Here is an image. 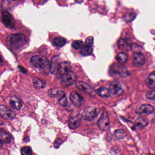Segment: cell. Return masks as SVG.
Returning a JSON list of instances; mask_svg holds the SVG:
<instances>
[{"mask_svg": "<svg viewBox=\"0 0 155 155\" xmlns=\"http://www.w3.org/2000/svg\"><path fill=\"white\" fill-rule=\"evenodd\" d=\"M6 42L7 44L14 49L21 48L26 43V38L21 33L9 35L6 38Z\"/></svg>", "mask_w": 155, "mask_h": 155, "instance_id": "cell-1", "label": "cell"}, {"mask_svg": "<svg viewBox=\"0 0 155 155\" xmlns=\"http://www.w3.org/2000/svg\"><path fill=\"white\" fill-rule=\"evenodd\" d=\"M146 83L150 89L155 88V74H151L149 75L146 79Z\"/></svg>", "mask_w": 155, "mask_h": 155, "instance_id": "cell-19", "label": "cell"}, {"mask_svg": "<svg viewBox=\"0 0 155 155\" xmlns=\"http://www.w3.org/2000/svg\"><path fill=\"white\" fill-rule=\"evenodd\" d=\"M81 123V121L78 117H74L71 118L69 120V127L71 129H75L79 127Z\"/></svg>", "mask_w": 155, "mask_h": 155, "instance_id": "cell-17", "label": "cell"}, {"mask_svg": "<svg viewBox=\"0 0 155 155\" xmlns=\"http://www.w3.org/2000/svg\"><path fill=\"white\" fill-rule=\"evenodd\" d=\"M76 78V74L74 72L70 71L62 76L61 80L65 85L71 86L75 83Z\"/></svg>", "mask_w": 155, "mask_h": 155, "instance_id": "cell-8", "label": "cell"}, {"mask_svg": "<svg viewBox=\"0 0 155 155\" xmlns=\"http://www.w3.org/2000/svg\"><path fill=\"white\" fill-rule=\"evenodd\" d=\"M97 93L99 96L104 97H108L110 96L111 92L109 89L106 87H101L98 88L96 91Z\"/></svg>", "mask_w": 155, "mask_h": 155, "instance_id": "cell-20", "label": "cell"}, {"mask_svg": "<svg viewBox=\"0 0 155 155\" xmlns=\"http://www.w3.org/2000/svg\"><path fill=\"white\" fill-rule=\"evenodd\" d=\"M31 62L35 67L37 68H43L49 64L48 59L41 56H33L31 60Z\"/></svg>", "mask_w": 155, "mask_h": 155, "instance_id": "cell-2", "label": "cell"}, {"mask_svg": "<svg viewBox=\"0 0 155 155\" xmlns=\"http://www.w3.org/2000/svg\"><path fill=\"white\" fill-rule=\"evenodd\" d=\"M21 153L23 155H31L32 154V151L29 147H24L21 149Z\"/></svg>", "mask_w": 155, "mask_h": 155, "instance_id": "cell-29", "label": "cell"}, {"mask_svg": "<svg viewBox=\"0 0 155 155\" xmlns=\"http://www.w3.org/2000/svg\"><path fill=\"white\" fill-rule=\"evenodd\" d=\"M94 39L93 36L87 37L85 42V46H91L94 44Z\"/></svg>", "mask_w": 155, "mask_h": 155, "instance_id": "cell-32", "label": "cell"}, {"mask_svg": "<svg viewBox=\"0 0 155 155\" xmlns=\"http://www.w3.org/2000/svg\"><path fill=\"white\" fill-rule=\"evenodd\" d=\"M116 59L120 63H125L127 62L128 59V56L124 53L121 52L118 53L116 56Z\"/></svg>", "mask_w": 155, "mask_h": 155, "instance_id": "cell-22", "label": "cell"}, {"mask_svg": "<svg viewBox=\"0 0 155 155\" xmlns=\"http://www.w3.org/2000/svg\"><path fill=\"white\" fill-rule=\"evenodd\" d=\"M75 86L79 90L84 91L92 96H95V92L94 89L87 84L81 81L77 82L75 83Z\"/></svg>", "mask_w": 155, "mask_h": 155, "instance_id": "cell-11", "label": "cell"}, {"mask_svg": "<svg viewBox=\"0 0 155 155\" xmlns=\"http://www.w3.org/2000/svg\"><path fill=\"white\" fill-rule=\"evenodd\" d=\"M59 90H56V89H51L48 91V94L51 97H54L56 96L57 92Z\"/></svg>", "mask_w": 155, "mask_h": 155, "instance_id": "cell-35", "label": "cell"}, {"mask_svg": "<svg viewBox=\"0 0 155 155\" xmlns=\"http://www.w3.org/2000/svg\"><path fill=\"white\" fill-rule=\"evenodd\" d=\"M136 124L137 126L141 127H145L148 125V122L146 119L142 117H139L136 121Z\"/></svg>", "mask_w": 155, "mask_h": 155, "instance_id": "cell-27", "label": "cell"}, {"mask_svg": "<svg viewBox=\"0 0 155 155\" xmlns=\"http://www.w3.org/2000/svg\"><path fill=\"white\" fill-rule=\"evenodd\" d=\"M2 147V142H1V140H0V148Z\"/></svg>", "mask_w": 155, "mask_h": 155, "instance_id": "cell-37", "label": "cell"}, {"mask_svg": "<svg viewBox=\"0 0 155 155\" xmlns=\"http://www.w3.org/2000/svg\"><path fill=\"white\" fill-rule=\"evenodd\" d=\"M9 104L12 108L16 110H20L23 106L21 101L15 96H13L11 97Z\"/></svg>", "mask_w": 155, "mask_h": 155, "instance_id": "cell-12", "label": "cell"}, {"mask_svg": "<svg viewBox=\"0 0 155 155\" xmlns=\"http://www.w3.org/2000/svg\"><path fill=\"white\" fill-rule=\"evenodd\" d=\"M2 19L3 23L8 28H13L15 25V22L12 15L6 10L2 12Z\"/></svg>", "mask_w": 155, "mask_h": 155, "instance_id": "cell-3", "label": "cell"}, {"mask_svg": "<svg viewBox=\"0 0 155 155\" xmlns=\"http://www.w3.org/2000/svg\"><path fill=\"white\" fill-rule=\"evenodd\" d=\"M59 57L58 56H54L52 59L51 65V72L52 73H54L56 70H58L59 65H58Z\"/></svg>", "mask_w": 155, "mask_h": 155, "instance_id": "cell-21", "label": "cell"}, {"mask_svg": "<svg viewBox=\"0 0 155 155\" xmlns=\"http://www.w3.org/2000/svg\"><path fill=\"white\" fill-rule=\"evenodd\" d=\"M146 97L149 100H155V90L147 93L146 95Z\"/></svg>", "mask_w": 155, "mask_h": 155, "instance_id": "cell-33", "label": "cell"}, {"mask_svg": "<svg viewBox=\"0 0 155 155\" xmlns=\"http://www.w3.org/2000/svg\"><path fill=\"white\" fill-rule=\"evenodd\" d=\"M54 43L55 45L58 46H63L66 44V40L65 38L62 37H58L54 38Z\"/></svg>", "mask_w": 155, "mask_h": 155, "instance_id": "cell-25", "label": "cell"}, {"mask_svg": "<svg viewBox=\"0 0 155 155\" xmlns=\"http://www.w3.org/2000/svg\"><path fill=\"white\" fill-rule=\"evenodd\" d=\"M14 1H20V0H13Z\"/></svg>", "mask_w": 155, "mask_h": 155, "instance_id": "cell-38", "label": "cell"}, {"mask_svg": "<svg viewBox=\"0 0 155 155\" xmlns=\"http://www.w3.org/2000/svg\"><path fill=\"white\" fill-rule=\"evenodd\" d=\"M154 118H155V115H154Z\"/></svg>", "mask_w": 155, "mask_h": 155, "instance_id": "cell-39", "label": "cell"}, {"mask_svg": "<svg viewBox=\"0 0 155 155\" xmlns=\"http://www.w3.org/2000/svg\"><path fill=\"white\" fill-rule=\"evenodd\" d=\"M62 143V141L60 139H57L55 140V142L54 143V146L55 147H58L60 146V145L61 144V143Z\"/></svg>", "mask_w": 155, "mask_h": 155, "instance_id": "cell-36", "label": "cell"}, {"mask_svg": "<svg viewBox=\"0 0 155 155\" xmlns=\"http://www.w3.org/2000/svg\"><path fill=\"white\" fill-rule=\"evenodd\" d=\"M117 45L118 48L121 50H123L126 48L127 42L123 38H120L117 42Z\"/></svg>", "mask_w": 155, "mask_h": 155, "instance_id": "cell-30", "label": "cell"}, {"mask_svg": "<svg viewBox=\"0 0 155 155\" xmlns=\"http://www.w3.org/2000/svg\"><path fill=\"white\" fill-rule=\"evenodd\" d=\"M71 66L67 62H64L59 65L58 71L59 73L62 76L64 74L71 71Z\"/></svg>", "mask_w": 155, "mask_h": 155, "instance_id": "cell-16", "label": "cell"}, {"mask_svg": "<svg viewBox=\"0 0 155 155\" xmlns=\"http://www.w3.org/2000/svg\"><path fill=\"white\" fill-rule=\"evenodd\" d=\"M70 99L73 104L77 107L81 106L84 103V98L76 92H73L71 93Z\"/></svg>", "mask_w": 155, "mask_h": 155, "instance_id": "cell-10", "label": "cell"}, {"mask_svg": "<svg viewBox=\"0 0 155 155\" xmlns=\"http://www.w3.org/2000/svg\"><path fill=\"white\" fill-rule=\"evenodd\" d=\"M115 135L117 139L121 140L126 137L127 133L125 131L122 129H118L115 132Z\"/></svg>", "mask_w": 155, "mask_h": 155, "instance_id": "cell-26", "label": "cell"}, {"mask_svg": "<svg viewBox=\"0 0 155 155\" xmlns=\"http://www.w3.org/2000/svg\"><path fill=\"white\" fill-rule=\"evenodd\" d=\"M135 15L133 13H129L125 15L124 19L127 22H131L135 18Z\"/></svg>", "mask_w": 155, "mask_h": 155, "instance_id": "cell-31", "label": "cell"}, {"mask_svg": "<svg viewBox=\"0 0 155 155\" xmlns=\"http://www.w3.org/2000/svg\"><path fill=\"white\" fill-rule=\"evenodd\" d=\"M34 86L37 89L45 88L46 86V83L44 80L37 77H34L33 79Z\"/></svg>", "mask_w": 155, "mask_h": 155, "instance_id": "cell-18", "label": "cell"}, {"mask_svg": "<svg viewBox=\"0 0 155 155\" xmlns=\"http://www.w3.org/2000/svg\"><path fill=\"white\" fill-rule=\"evenodd\" d=\"M154 110V107L149 104H144L137 109L136 113L141 115L147 116L152 113Z\"/></svg>", "mask_w": 155, "mask_h": 155, "instance_id": "cell-9", "label": "cell"}, {"mask_svg": "<svg viewBox=\"0 0 155 155\" xmlns=\"http://www.w3.org/2000/svg\"><path fill=\"white\" fill-rule=\"evenodd\" d=\"M133 58L134 63L137 66L143 65L145 62V56L140 52H135Z\"/></svg>", "mask_w": 155, "mask_h": 155, "instance_id": "cell-13", "label": "cell"}, {"mask_svg": "<svg viewBox=\"0 0 155 155\" xmlns=\"http://www.w3.org/2000/svg\"><path fill=\"white\" fill-rule=\"evenodd\" d=\"M84 42L83 41H80V40H78V41H75L72 43L73 47L76 50L81 49L83 48L84 46Z\"/></svg>", "mask_w": 155, "mask_h": 155, "instance_id": "cell-28", "label": "cell"}, {"mask_svg": "<svg viewBox=\"0 0 155 155\" xmlns=\"http://www.w3.org/2000/svg\"><path fill=\"white\" fill-rule=\"evenodd\" d=\"M98 127L101 130L107 131L109 128L110 122L109 117L106 112H104L102 113L100 118L97 122Z\"/></svg>", "mask_w": 155, "mask_h": 155, "instance_id": "cell-5", "label": "cell"}, {"mask_svg": "<svg viewBox=\"0 0 155 155\" xmlns=\"http://www.w3.org/2000/svg\"><path fill=\"white\" fill-rule=\"evenodd\" d=\"M122 90V86L117 81H114L110 84L109 90L111 92V93L114 95H117Z\"/></svg>", "mask_w": 155, "mask_h": 155, "instance_id": "cell-15", "label": "cell"}, {"mask_svg": "<svg viewBox=\"0 0 155 155\" xmlns=\"http://www.w3.org/2000/svg\"><path fill=\"white\" fill-rule=\"evenodd\" d=\"M0 116L8 120H13L15 117V113L12 110L2 105H0Z\"/></svg>", "mask_w": 155, "mask_h": 155, "instance_id": "cell-6", "label": "cell"}, {"mask_svg": "<svg viewBox=\"0 0 155 155\" xmlns=\"http://www.w3.org/2000/svg\"><path fill=\"white\" fill-rule=\"evenodd\" d=\"M97 110L95 107L88 106L86 107L83 112L82 116L86 121H91L96 117Z\"/></svg>", "mask_w": 155, "mask_h": 155, "instance_id": "cell-4", "label": "cell"}, {"mask_svg": "<svg viewBox=\"0 0 155 155\" xmlns=\"http://www.w3.org/2000/svg\"><path fill=\"white\" fill-rule=\"evenodd\" d=\"M131 49H132V51H134L135 52H140L141 48L139 45L137 44H133L131 45Z\"/></svg>", "mask_w": 155, "mask_h": 155, "instance_id": "cell-34", "label": "cell"}, {"mask_svg": "<svg viewBox=\"0 0 155 155\" xmlns=\"http://www.w3.org/2000/svg\"><path fill=\"white\" fill-rule=\"evenodd\" d=\"M111 72H113V74L118 75L121 77H127L130 74L129 71L125 66L117 65H114L111 68Z\"/></svg>", "mask_w": 155, "mask_h": 155, "instance_id": "cell-7", "label": "cell"}, {"mask_svg": "<svg viewBox=\"0 0 155 155\" xmlns=\"http://www.w3.org/2000/svg\"><path fill=\"white\" fill-rule=\"evenodd\" d=\"M11 139L12 137L10 134L5 132L0 131V140L6 143H9L11 142Z\"/></svg>", "mask_w": 155, "mask_h": 155, "instance_id": "cell-23", "label": "cell"}, {"mask_svg": "<svg viewBox=\"0 0 155 155\" xmlns=\"http://www.w3.org/2000/svg\"><path fill=\"white\" fill-rule=\"evenodd\" d=\"M58 103L62 106H66L68 104V99L65 93L63 91H58L56 96Z\"/></svg>", "mask_w": 155, "mask_h": 155, "instance_id": "cell-14", "label": "cell"}, {"mask_svg": "<svg viewBox=\"0 0 155 155\" xmlns=\"http://www.w3.org/2000/svg\"><path fill=\"white\" fill-rule=\"evenodd\" d=\"M93 50L91 46H85L82 48V50L80 51V53L83 56H88L92 53Z\"/></svg>", "mask_w": 155, "mask_h": 155, "instance_id": "cell-24", "label": "cell"}]
</instances>
